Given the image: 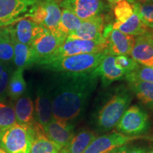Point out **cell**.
Listing matches in <instances>:
<instances>
[{"instance_id": "6da1fadb", "label": "cell", "mask_w": 153, "mask_h": 153, "mask_svg": "<svg viewBox=\"0 0 153 153\" xmlns=\"http://www.w3.org/2000/svg\"><path fill=\"white\" fill-rule=\"evenodd\" d=\"M97 74L61 73L49 87L53 118L72 123L81 116L98 83Z\"/></svg>"}, {"instance_id": "7a4b0ae2", "label": "cell", "mask_w": 153, "mask_h": 153, "mask_svg": "<svg viewBox=\"0 0 153 153\" xmlns=\"http://www.w3.org/2000/svg\"><path fill=\"white\" fill-rule=\"evenodd\" d=\"M133 94L130 88L124 86H120L116 89L96 116L95 124L99 132L106 133L116 127L133 100Z\"/></svg>"}, {"instance_id": "3957f363", "label": "cell", "mask_w": 153, "mask_h": 153, "mask_svg": "<svg viewBox=\"0 0 153 153\" xmlns=\"http://www.w3.org/2000/svg\"><path fill=\"white\" fill-rule=\"evenodd\" d=\"M107 53H86L66 57L42 65V68L61 73H89L93 72Z\"/></svg>"}, {"instance_id": "277c9868", "label": "cell", "mask_w": 153, "mask_h": 153, "mask_svg": "<svg viewBox=\"0 0 153 153\" xmlns=\"http://www.w3.org/2000/svg\"><path fill=\"white\" fill-rule=\"evenodd\" d=\"M35 123L32 126L16 123L0 131V148L7 153H30Z\"/></svg>"}, {"instance_id": "5b68a950", "label": "cell", "mask_w": 153, "mask_h": 153, "mask_svg": "<svg viewBox=\"0 0 153 153\" xmlns=\"http://www.w3.org/2000/svg\"><path fill=\"white\" fill-rule=\"evenodd\" d=\"M107 48L106 38H103L99 40H81L70 39L66 38L62 45L57 51L51 55L48 58L38 63V65L42 66L43 65L60 60L66 57L72 56L86 53H97L106 51Z\"/></svg>"}, {"instance_id": "8992f818", "label": "cell", "mask_w": 153, "mask_h": 153, "mask_svg": "<svg viewBox=\"0 0 153 153\" xmlns=\"http://www.w3.org/2000/svg\"><path fill=\"white\" fill-rule=\"evenodd\" d=\"M41 0H0V27H7L30 18Z\"/></svg>"}, {"instance_id": "52a82bcc", "label": "cell", "mask_w": 153, "mask_h": 153, "mask_svg": "<svg viewBox=\"0 0 153 153\" xmlns=\"http://www.w3.org/2000/svg\"><path fill=\"white\" fill-rule=\"evenodd\" d=\"M150 127L149 116L137 105L129 106L120 118L116 129L118 133L131 136L143 135Z\"/></svg>"}, {"instance_id": "ba28073f", "label": "cell", "mask_w": 153, "mask_h": 153, "mask_svg": "<svg viewBox=\"0 0 153 153\" xmlns=\"http://www.w3.org/2000/svg\"><path fill=\"white\" fill-rule=\"evenodd\" d=\"M62 9L57 0H41L29 19L53 33H57Z\"/></svg>"}, {"instance_id": "9c48e42d", "label": "cell", "mask_w": 153, "mask_h": 153, "mask_svg": "<svg viewBox=\"0 0 153 153\" xmlns=\"http://www.w3.org/2000/svg\"><path fill=\"white\" fill-rule=\"evenodd\" d=\"M109 4L105 0H62L60 7L70 11L81 20L85 21L104 15L110 8Z\"/></svg>"}, {"instance_id": "30bf717a", "label": "cell", "mask_w": 153, "mask_h": 153, "mask_svg": "<svg viewBox=\"0 0 153 153\" xmlns=\"http://www.w3.org/2000/svg\"><path fill=\"white\" fill-rule=\"evenodd\" d=\"M66 38V36L59 32L53 33L45 28L30 45L35 64L38 65L48 58L64 43Z\"/></svg>"}, {"instance_id": "8fae6325", "label": "cell", "mask_w": 153, "mask_h": 153, "mask_svg": "<svg viewBox=\"0 0 153 153\" xmlns=\"http://www.w3.org/2000/svg\"><path fill=\"white\" fill-rule=\"evenodd\" d=\"M145 137V135L131 136L114 131L96 137L84 153H109L115 149L128 145L133 140Z\"/></svg>"}, {"instance_id": "7c38bea8", "label": "cell", "mask_w": 153, "mask_h": 153, "mask_svg": "<svg viewBox=\"0 0 153 153\" xmlns=\"http://www.w3.org/2000/svg\"><path fill=\"white\" fill-rule=\"evenodd\" d=\"M73 123L53 118L43 128L45 136L57 145L60 150L68 145L74 135Z\"/></svg>"}, {"instance_id": "4fadbf2b", "label": "cell", "mask_w": 153, "mask_h": 153, "mask_svg": "<svg viewBox=\"0 0 153 153\" xmlns=\"http://www.w3.org/2000/svg\"><path fill=\"white\" fill-rule=\"evenodd\" d=\"M8 28L11 38L28 45H31L34 40L45 29L29 18L22 19Z\"/></svg>"}, {"instance_id": "5bb4252c", "label": "cell", "mask_w": 153, "mask_h": 153, "mask_svg": "<svg viewBox=\"0 0 153 153\" xmlns=\"http://www.w3.org/2000/svg\"><path fill=\"white\" fill-rule=\"evenodd\" d=\"M104 15L97 16L82 21L79 28L73 33H70L67 38L70 39H81L88 41L103 38L105 30Z\"/></svg>"}, {"instance_id": "9a60e30c", "label": "cell", "mask_w": 153, "mask_h": 153, "mask_svg": "<svg viewBox=\"0 0 153 153\" xmlns=\"http://www.w3.org/2000/svg\"><path fill=\"white\" fill-rule=\"evenodd\" d=\"M130 56L140 65L153 68V36L151 29L144 35L135 38Z\"/></svg>"}, {"instance_id": "2e32d148", "label": "cell", "mask_w": 153, "mask_h": 153, "mask_svg": "<svg viewBox=\"0 0 153 153\" xmlns=\"http://www.w3.org/2000/svg\"><path fill=\"white\" fill-rule=\"evenodd\" d=\"M106 53L113 56L131 55L135 43V37L127 35L120 30L112 29L106 38Z\"/></svg>"}, {"instance_id": "e0dca14e", "label": "cell", "mask_w": 153, "mask_h": 153, "mask_svg": "<svg viewBox=\"0 0 153 153\" xmlns=\"http://www.w3.org/2000/svg\"><path fill=\"white\" fill-rule=\"evenodd\" d=\"M36 121L43 128L53 119L51 96L49 87H40L37 91L34 106Z\"/></svg>"}, {"instance_id": "ac0fdd59", "label": "cell", "mask_w": 153, "mask_h": 153, "mask_svg": "<svg viewBox=\"0 0 153 153\" xmlns=\"http://www.w3.org/2000/svg\"><path fill=\"white\" fill-rule=\"evenodd\" d=\"M98 76H101L102 85L107 87L113 82L123 79L126 74L115 65V56L106 54L99 66L94 70Z\"/></svg>"}, {"instance_id": "d6986e66", "label": "cell", "mask_w": 153, "mask_h": 153, "mask_svg": "<svg viewBox=\"0 0 153 153\" xmlns=\"http://www.w3.org/2000/svg\"><path fill=\"white\" fill-rule=\"evenodd\" d=\"M16 123L20 125L32 126L35 123L34 105L28 96H22L16 101L14 106Z\"/></svg>"}, {"instance_id": "ffe728a7", "label": "cell", "mask_w": 153, "mask_h": 153, "mask_svg": "<svg viewBox=\"0 0 153 153\" xmlns=\"http://www.w3.org/2000/svg\"><path fill=\"white\" fill-rule=\"evenodd\" d=\"M97 137L93 131L82 129L74 134L68 145L60 150V153H84Z\"/></svg>"}, {"instance_id": "44dd1931", "label": "cell", "mask_w": 153, "mask_h": 153, "mask_svg": "<svg viewBox=\"0 0 153 153\" xmlns=\"http://www.w3.org/2000/svg\"><path fill=\"white\" fill-rule=\"evenodd\" d=\"M36 134L30 153H60V149L45 136L42 126L35 123Z\"/></svg>"}, {"instance_id": "7402d4cb", "label": "cell", "mask_w": 153, "mask_h": 153, "mask_svg": "<svg viewBox=\"0 0 153 153\" xmlns=\"http://www.w3.org/2000/svg\"><path fill=\"white\" fill-rule=\"evenodd\" d=\"M14 45L13 62L17 68H28L35 65V60L30 45H25L11 38Z\"/></svg>"}, {"instance_id": "603a6c76", "label": "cell", "mask_w": 153, "mask_h": 153, "mask_svg": "<svg viewBox=\"0 0 153 153\" xmlns=\"http://www.w3.org/2000/svg\"><path fill=\"white\" fill-rule=\"evenodd\" d=\"M113 29L120 30L122 33L133 36L144 35L150 30V28L145 26L138 16L134 13L128 20L123 24L115 22L112 26Z\"/></svg>"}, {"instance_id": "cb8c5ba5", "label": "cell", "mask_w": 153, "mask_h": 153, "mask_svg": "<svg viewBox=\"0 0 153 153\" xmlns=\"http://www.w3.org/2000/svg\"><path fill=\"white\" fill-rule=\"evenodd\" d=\"M23 68H17L12 72L9 81L7 96L12 101H16L22 97L26 90V82L24 77Z\"/></svg>"}, {"instance_id": "d4e9b609", "label": "cell", "mask_w": 153, "mask_h": 153, "mask_svg": "<svg viewBox=\"0 0 153 153\" xmlns=\"http://www.w3.org/2000/svg\"><path fill=\"white\" fill-rule=\"evenodd\" d=\"M128 86L137 98L153 111V83L133 82H129Z\"/></svg>"}, {"instance_id": "484cf974", "label": "cell", "mask_w": 153, "mask_h": 153, "mask_svg": "<svg viewBox=\"0 0 153 153\" xmlns=\"http://www.w3.org/2000/svg\"><path fill=\"white\" fill-rule=\"evenodd\" d=\"M82 20L68 9H62L57 31L63 36H68L77 29Z\"/></svg>"}, {"instance_id": "4316f807", "label": "cell", "mask_w": 153, "mask_h": 153, "mask_svg": "<svg viewBox=\"0 0 153 153\" xmlns=\"http://www.w3.org/2000/svg\"><path fill=\"white\" fill-rule=\"evenodd\" d=\"M135 13L146 27L153 30V1L133 4Z\"/></svg>"}, {"instance_id": "83f0119b", "label": "cell", "mask_w": 153, "mask_h": 153, "mask_svg": "<svg viewBox=\"0 0 153 153\" xmlns=\"http://www.w3.org/2000/svg\"><path fill=\"white\" fill-rule=\"evenodd\" d=\"M113 11L116 23L123 24L128 20L134 14L133 4L130 3L127 0L118 1L111 5Z\"/></svg>"}, {"instance_id": "f1b7e54d", "label": "cell", "mask_w": 153, "mask_h": 153, "mask_svg": "<svg viewBox=\"0 0 153 153\" xmlns=\"http://www.w3.org/2000/svg\"><path fill=\"white\" fill-rule=\"evenodd\" d=\"M128 83L133 82H145L153 83V68L140 65L131 73L127 74L124 78Z\"/></svg>"}, {"instance_id": "f546056e", "label": "cell", "mask_w": 153, "mask_h": 153, "mask_svg": "<svg viewBox=\"0 0 153 153\" xmlns=\"http://www.w3.org/2000/svg\"><path fill=\"white\" fill-rule=\"evenodd\" d=\"M17 123L14 106L0 102V131Z\"/></svg>"}, {"instance_id": "4dcf8cb0", "label": "cell", "mask_w": 153, "mask_h": 153, "mask_svg": "<svg viewBox=\"0 0 153 153\" xmlns=\"http://www.w3.org/2000/svg\"><path fill=\"white\" fill-rule=\"evenodd\" d=\"M115 65L126 75L133 72L138 67L139 63L128 55H119L115 56Z\"/></svg>"}, {"instance_id": "1f68e13d", "label": "cell", "mask_w": 153, "mask_h": 153, "mask_svg": "<svg viewBox=\"0 0 153 153\" xmlns=\"http://www.w3.org/2000/svg\"><path fill=\"white\" fill-rule=\"evenodd\" d=\"M14 59V45L10 38L0 40V61L9 64Z\"/></svg>"}, {"instance_id": "d6a6232c", "label": "cell", "mask_w": 153, "mask_h": 153, "mask_svg": "<svg viewBox=\"0 0 153 153\" xmlns=\"http://www.w3.org/2000/svg\"><path fill=\"white\" fill-rule=\"evenodd\" d=\"M12 72V68L7 66L0 76V102H4L7 97L9 81Z\"/></svg>"}, {"instance_id": "836d02e7", "label": "cell", "mask_w": 153, "mask_h": 153, "mask_svg": "<svg viewBox=\"0 0 153 153\" xmlns=\"http://www.w3.org/2000/svg\"><path fill=\"white\" fill-rule=\"evenodd\" d=\"M148 150L145 148L134 147L126 145L120 148H116L109 153H148Z\"/></svg>"}, {"instance_id": "e575fe53", "label": "cell", "mask_w": 153, "mask_h": 153, "mask_svg": "<svg viewBox=\"0 0 153 153\" xmlns=\"http://www.w3.org/2000/svg\"><path fill=\"white\" fill-rule=\"evenodd\" d=\"M10 38V33L8 26L7 27H0V40Z\"/></svg>"}, {"instance_id": "d590c367", "label": "cell", "mask_w": 153, "mask_h": 153, "mask_svg": "<svg viewBox=\"0 0 153 153\" xmlns=\"http://www.w3.org/2000/svg\"><path fill=\"white\" fill-rule=\"evenodd\" d=\"M128 1H129L131 4H135V3H145V2H152L153 0H127Z\"/></svg>"}, {"instance_id": "8d00e7d4", "label": "cell", "mask_w": 153, "mask_h": 153, "mask_svg": "<svg viewBox=\"0 0 153 153\" xmlns=\"http://www.w3.org/2000/svg\"><path fill=\"white\" fill-rule=\"evenodd\" d=\"M7 66H8V64H6V63L2 62L0 61V76H1V74H2L4 70L7 68Z\"/></svg>"}, {"instance_id": "74e56055", "label": "cell", "mask_w": 153, "mask_h": 153, "mask_svg": "<svg viewBox=\"0 0 153 153\" xmlns=\"http://www.w3.org/2000/svg\"><path fill=\"white\" fill-rule=\"evenodd\" d=\"M106 1L110 4L111 6L113 4H114L115 3L118 2V1H123V0H106Z\"/></svg>"}, {"instance_id": "f35d334b", "label": "cell", "mask_w": 153, "mask_h": 153, "mask_svg": "<svg viewBox=\"0 0 153 153\" xmlns=\"http://www.w3.org/2000/svg\"><path fill=\"white\" fill-rule=\"evenodd\" d=\"M0 153H7V152H6L5 150H4L2 148H0Z\"/></svg>"}, {"instance_id": "ab89813d", "label": "cell", "mask_w": 153, "mask_h": 153, "mask_svg": "<svg viewBox=\"0 0 153 153\" xmlns=\"http://www.w3.org/2000/svg\"><path fill=\"white\" fill-rule=\"evenodd\" d=\"M148 153H153V150H150V151H148Z\"/></svg>"}, {"instance_id": "60d3db41", "label": "cell", "mask_w": 153, "mask_h": 153, "mask_svg": "<svg viewBox=\"0 0 153 153\" xmlns=\"http://www.w3.org/2000/svg\"><path fill=\"white\" fill-rule=\"evenodd\" d=\"M152 33L153 34V30H152Z\"/></svg>"}, {"instance_id": "b9f144b4", "label": "cell", "mask_w": 153, "mask_h": 153, "mask_svg": "<svg viewBox=\"0 0 153 153\" xmlns=\"http://www.w3.org/2000/svg\"><path fill=\"white\" fill-rule=\"evenodd\" d=\"M151 33H152V30H151ZM152 36H153V34L152 33Z\"/></svg>"}]
</instances>
